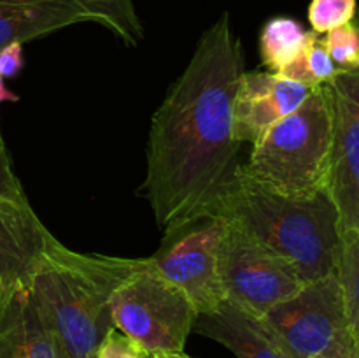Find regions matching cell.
Listing matches in <instances>:
<instances>
[{
	"label": "cell",
	"instance_id": "5bb4252c",
	"mask_svg": "<svg viewBox=\"0 0 359 358\" xmlns=\"http://www.w3.org/2000/svg\"><path fill=\"white\" fill-rule=\"evenodd\" d=\"M195 330L223 344L237 358H284L258 316L224 300L209 314H198Z\"/></svg>",
	"mask_w": 359,
	"mask_h": 358
},
{
	"label": "cell",
	"instance_id": "4fadbf2b",
	"mask_svg": "<svg viewBox=\"0 0 359 358\" xmlns=\"http://www.w3.org/2000/svg\"><path fill=\"white\" fill-rule=\"evenodd\" d=\"M49 234L30 206L0 202V281H28Z\"/></svg>",
	"mask_w": 359,
	"mask_h": 358
},
{
	"label": "cell",
	"instance_id": "7402d4cb",
	"mask_svg": "<svg viewBox=\"0 0 359 358\" xmlns=\"http://www.w3.org/2000/svg\"><path fill=\"white\" fill-rule=\"evenodd\" d=\"M97 358H153L140 344L132 337L123 333L121 330H109L97 351Z\"/></svg>",
	"mask_w": 359,
	"mask_h": 358
},
{
	"label": "cell",
	"instance_id": "2e32d148",
	"mask_svg": "<svg viewBox=\"0 0 359 358\" xmlns=\"http://www.w3.org/2000/svg\"><path fill=\"white\" fill-rule=\"evenodd\" d=\"M337 276L342 286L351 336L359 347V230L342 232V255Z\"/></svg>",
	"mask_w": 359,
	"mask_h": 358
},
{
	"label": "cell",
	"instance_id": "d4e9b609",
	"mask_svg": "<svg viewBox=\"0 0 359 358\" xmlns=\"http://www.w3.org/2000/svg\"><path fill=\"white\" fill-rule=\"evenodd\" d=\"M18 100H20V97L6 86L4 77L0 76V104H2V102H18Z\"/></svg>",
	"mask_w": 359,
	"mask_h": 358
},
{
	"label": "cell",
	"instance_id": "6da1fadb",
	"mask_svg": "<svg viewBox=\"0 0 359 358\" xmlns=\"http://www.w3.org/2000/svg\"><path fill=\"white\" fill-rule=\"evenodd\" d=\"M242 72L241 41L224 13L151 119L146 193L163 235L207 216L238 165L233 98Z\"/></svg>",
	"mask_w": 359,
	"mask_h": 358
},
{
	"label": "cell",
	"instance_id": "cb8c5ba5",
	"mask_svg": "<svg viewBox=\"0 0 359 358\" xmlns=\"http://www.w3.org/2000/svg\"><path fill=\"white\" fill-rule=\"evenodd\" d=\"M323 358H359V347L356 344H351V346L340 347V350L333 351Z\"/></svg>",
	"mask_w": 359,
	"mask_h": 358
},
{
	"label": "cell",
	"instance_id": "3957f363",
	"mask_svg": "<svg viewBox=\"0 0 359 358\" xmlns=\"http://www.w3.org/2000/svg\"><path fill=\"white\" fill-rule=\"evenodd\" d=\"M142 263L144 258L74 251L48 235L28 286L65 358H97L114 329L112 295Z\"/></svg>",
	"mask_w": 359,
	"mask_h": 358
},
{
	"label": "cell",
	"instance_id": "9a60e30c",
	"mask_svg": "<svg viewBox=\"0 0 359 358\" xmlns=\"http://www.w3.org/2000/svg\"><path fill=\"white\" fill-rule=\"evenodd\" d=\"M318 37L316 32H309L300 21L287 16L272 18L263 27L259 35V51L265 67L270 72H280L298 60L302 53Z\"/></svg>",
	"mask_w": 359,
	"mask_h": 358
},
{
	"label": "cell",
	"instance_id": "484cf974",
	"mask_svg": "<svg viewBox=\"0 0 359 358\" xmlns=\"http://www.w3.org/2000/svg\"><path fill=\"white\" fill-rule=\"evenodd\" d=\"M153 358H191L188 354H184V351L181 353H167V354H153Z\"/></svg>",
	"mask_w": 359,
	"mask_h": 358
},
{
	"label": "cell",
	"instance_id": "7c38bea8",
	"mask_svg": "<svg viewBox=\"0 0 359 358\" xmlns=\"http://www.w3.org/2000/svg\"><path fill=\"white\" fill-rule=\"evenodd\" d=\"M79 23H97L112 32L111 21L83 0H0V48Z\"/></svg>",
	"mask_w": 359,
	"mask_h": 358
},
{
	"label": "cell",
	"instance_id": "e0dca14e",
	"mask_svg": "<svg viewBox=\"0 0 359 358\" xmlns=\"http://www.w3.org/2000/svg\"><path fill=\"white\" fill-rule=\"evenodd\" d=\"M339 69L335 67L333 60L330 58L328 51H326L325 44H323V37H316L312 44L302 53L298 60H294L291 65L280 70L279 74L291 77L294 81L309 84L312 88H319L332 81L337 76Z\"/></svg>",
	"mask_w": 359,
	"mask_h": 358
},
{
	"label": "cell",
	"instance_id": "5b68a950",
	"mask_svg": "<svg viewBox=\"0 0 359 358\" xmlns=\"http://www.w3.org/2000/svg\"><path fill=\"white\" fill-rule=\"evenodd\" d=\"M111 314L116 329L151 357L181 353L198 318L188 295L161 276L149 258L114 291Z\"/></svg>",
	"mask_w": 359,
	"mask_h": 358
},
{
	"label": "cell",
	"instance_id": "30bf717a",
	"mask_svg": "<svg viewBox=\"0 0 359 358\" xmlns=\"http://www.w3.org/2000/svg\"><path fill=\"white\" fill-rule=\"evenodd\" d=\"M316 88L279 72H242L233 98L235 137L255 142L269 126L297 111Z\"/></svg>",
	"mask_w": 359,
	"mask_h": 358
},
{
	"label": "cell",
	"instance_id": "7a4b0ae2",
	"mask_svg": "<svg viewBox=\"0 0 359 358\" xmlns=\"http://www.w3.org/2000/svg\"><path fill=\"white\" fill-rule=\"evenodd\" d=\"M207 216L241 228L283 256L305 283L339 274L342 228L328 192L287 199L256 185L237 165Z\"/></svg>",
	"mask_w": 359,
	"mask_h": 358
},
{
	"label": "cell",
	"instance_id": "8992f818",
	"mask_svg": "<svg viewBox=\"0 0 359 358\" xmlns=\"http://www.w3.org/2000/svg\"><path fill=\"white\" fill-rule=\"evenodd\" d=\"M284 358H323L354 343L337 274L309 281L259 316Z\"/></svg>",
	"mask_w": 359,
	"mask_h": 358
},
{
	"label": "cell",
	"instance_id": "ffe728a7",
	"mask_svg": "<svg viewBox=\"0 0 359 358\" xmlns=\"http://www.w3.org/2000/svg\"><path fill=\"white\" fill-rule=\"evenodd\" d=\"M323 44L337 69H359V25L354 21L325 34Z\"/></svg>",
	"mask_w": 359,
	"mask_h": 358
},
{
	"label": "cell",
	"instance_id": "277c9868",
	"mask_svg": "<svg viewBox=\"0 0 359 358\" xmlns=\"http://www.w3.org/2000/svg\"><path fill=\"white\" fill-rule=\"evenodd\" d=\"M332 139V109L325 86H319L297 111L252 142L248 164L241 167L269 192L287 199H312L328 186Z\"/></svg>",
	"mask_w": 359,
	"mask_h": 358
},
{
	"label": "cell",
	"instance_id": "52a82bcc",
	"mask_svg": "<svg viewBox=\"0 0 359 358\" xmlns=\"http://www.w3.org/2000/svg\"><path fill=\"white\" fill-rule=\"evenodd\" d=\"M219 277L224 300L258 318L305 284L287 260L230 223L221 241Z\"/></svg>",
	"mask_w": 359,
	"mask_h": 358
},
{
	"label": "cell",
	"instance_id": "ac0fdd59",
	"mask_svg": "<svg viewBox=\"0 0 359 358\" xmlns=\"http://www.w3.org/2000/svg\"><path fill=\"white\" fill-rule=\"evenodd\" d=\"M86 6L107 18L112 32L128 44H137L142 37L140 23L130 0H83Z\"/></svg>",
	"mask_w": 359,
	"mask_h": 358
},
{
	"label": "cell",
	"instance_id": "8fae6325",
	"mask_svg": "<svg viewBox=\"0 0 359 358\" xmlns=\"http://www.w3.org/2000/svg\"><path fill=\"white\" fill-rule=\"evenodd\" d=\"M0 358H65L28 281H0Z\"/></svg>",
	"mask_w": 359,
	"mask_h": 358
},
{
	"label": "cell",
	"instance_id": "603a6c76",
	"mask_svg": "<svg viewBox=\"0 0 359 358\" xmlns=\"http://www.w3.org/2000/svg\"><path fill=\"white\" fill-rule=\"evenodd\" d=\"M23 69V42H9L0 48V76L14 77Z\"/></svg>",
	"mask_w": 359,
	"mask_h": 358
},
{
	"label": "cell",
	"instance_id": "44dd1931",
	"mask_svg": "<svg viewBox=\"0 0 359 358\" xmlns=\"http://www.w3.org/2000/svg\"><path fill=\"white\" fill-rule=\"evenodd\" d=\"M0 202L14 204V206H30L23 186L13 171V161L7 153L2 130H0Z\"/></svg>",
	"mask_w": 359,
	"mask_h": 358
},
{
	"label": "cell",
	"instance_id": "ba28073f",
	"mask_svg": "<svg viewBox=\"0 0 359 358\" xmlns=\"http://www.w3.org/2000/svg\"><path fill=\"white\" fill-rule=\"evenodd\" d=\"M226 223L203 216L170 235L149 256L154 269L181 288L198 314L214 312L224 302L219 277V249Z\"/></svg>",
	"mask_w": 359,
	"mask_h": 358
},
{
	"label": "cell",
	"instance_id": "d6986e66",
	"mask_svg": "<svg viewBox=\"0 0 359 358\" xmlns=\"http://www.w3.org/2000/svg\"><path fill=\"white\" fill-rule=\"evenodd\" d=\"M356 11L358 0H312L309 6V23L312 32L325 35L354 21Z\"/></svg>",
	"mask_w": 359,
	"mask_h": 358
},
{
	"label": "cell",
	"instance_id": "9c48e42d",
	"mask_svg": "<svg viewBox=\"0 0 359 358\" xmlns=\"http://www.w3.org/2000/svg\"><path fill=\"white\" fill-rule=\"evenodd\" d=\"M333 123L328 186L340 228L359 230V69L339 70L323 84Z\"/></svg>",
	"mask_w": 359,
	"mask_h": 358
}]
</instances>
